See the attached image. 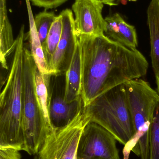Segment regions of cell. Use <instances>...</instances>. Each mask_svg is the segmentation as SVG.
<instances>
[{
  "label": "cell",
  "instance_id": "cell-1",
  "mask_svg": "<svg viewBox=\"0 0 159 159\" xmlns=\"http://www.w3.org/2000/svg\"><path fill=\"white\" fill-rule=\"evenodd\" d=\"M76 37L81 57L84 107L109 90L147 74L148 61L137 49H130L105 34Z\"/></svg>",
  "mask_w": 159,
  "mask_h": 159
},
{
  "label": "cell",
  "instance_id": "cell-2",
  "mask_svg": "<svg viewBox=\"0 0 159 159\" xmlns=\"http://www.w3.org/2000/svg\"><path fill=\"white\" fill-rule=\"evenodd\" d=\"M24 26L16 38L9 73L0 95V148L25 151L21 127Z\"/></svg>",
  "mask_w": 159,
  "mask_h": 159
},
{
  "label": "cell",
  "instance_id": "cell-3",
  "mask_svg": "<svg viewBox=\"0 0 159 159\" xmlns=\"http://www.w3.org/2000/svg\"><path fill=\"white\" fill-rule=\"evenodd\" d=\"M134 135L123 150V159H129L132 151L141 159H150L151 124L159 95L147 81L141 79L124 83Z\"/></svg>",
  "mask_w": 159,
  "mask_h": 159
},
{
  "label": "cell",
  "instance_id": "cell-4",
  "mask_svg": "<svg viewBox=\"0 0 159 159\" xmlns=\"http://www.w3.org/2000/svg\"><path fill=\"white\" fill-rule=\"evenodd\" d=\"M85 118L111 133L125 146L132 139L134 129L124 83L103 93L84 107Z\"/></svg>",
  "mask_w": 159,
  "mask_h": 159
},
{
  "label": "cell",
  "instance_id": "cell-5",
  "mask_svg": "<svg viewBox=\"0 0 159 159\" xmlns=\"http://www.w3.org/2000/svg\"><path fill=\"white\" fill-rule=\"evenodd\" d=\"M35 66L30 50L24 46L21 127L25 151L30 155L38 154L46 137L53 130L47 126L36 99Z\"/></svg>",
  "mask_w": 159,
  "mask_h": 159
},
{
  "label": "cell",
  "instance_id": "cell-6",
  "mask_svg": "<svg viewBox=\"0 0 159 159\" xmlns=\"http://www.w3.org/2000/svg\"><path fill=\"white\" fill-rule=\"evenodd\" d=\"M84 107L68 124L54 128L46 136L37 154L39 159H77L79 141L90 122L84 116Z\"/></svg>",
  "mask_w": 159,
  "mask_h": 159
},
{
  "label": "cell",
  "instance_id": "cell-7",
  "mask_svg": "<svg viewBox=\"0 0 159 159\" xmlns=\"http://www.w3.org/2000/svg\"><path fill=\"white\" fill-rule=\"evenodd\" d=\"M116 141L103 127L89 122L79 141L77 159H120Z\"/></svg>",
  "mask_w": 159,
  "mask_h": 159
},
{
  "label": "cell",
  "instance_id": "cell-8",
  "mask_svg": "<svg viewBox=\"0 0 159 159\" xmlns=\"http://www.w3.org/2000/svg\"><path fill=\"white\" fill-rule=\"evenodd\" d=\"M62 20L61 37L53 55L48 62L50 75H57L66 72L71 62L76 43L74 18L70 9L59 14Z\"/></svg>",
  "mask_w": 159,
  "mask_h": 159
},
{
  "label": "cell",
  "instance_id": "cell-9",
  "mask_svg": "<svg viewBox=\"0 0 159 159\" xmlns=\"http://www.w3.org/2000/svg\"><path fill=\"white\" fill-rule=\"evenodd\" d=\"M104 5L101 0H75L72 9L76 35L105 34L106 23L102 15Z\"/></svg>",
  "mask_w": 159,
  "mask_h": 159
},
{
  "label": "cell",
  "instance_id": "cell-10",
  "mask_svg": "<svg viewBox=\"0 0 159 159\" xmlns=\"http://www.w3.org/2000/svg\"><path fill=\"white\" fill-rule=\"evenodd\" d=\"M105 19L106 23L105 35L130 49H137L138 37L134 26L128 23L117 12Z\"/></svg>",
  "mask_w": 159,
  "mask_h": 159
},
{
  "label": "cell",
  "instance_id": "cell-11",
  "mask_svg": "<svg viewBox=\"0 0 159 159\" xmlns=\"http://www.w3.org/2000/svg\"><path fill=\"white\" fill-rule=\"evenodd\" d=\"M84 107L82 98L78 101L68 103L64 100V93H49V115L54 128H60L69 123Z\"/></svg>",
  "mask_w": 159,
  "mask_h": 159
},
{
  "label": "cell",
  "instance_id": "cell-12",
  "mask_svg": "<svg viewBox=\"0 0 159 159\" xmlns=\"http://www.w3.org/2000/svg\"><path fill=\"white\" fill-rule=\"evenodd\" d=\"M81 57L77 39L71 62L65 72L64 99L67 102H72L81 99Z\"/></svg>",
  "mask_w": 159,
  "mask_h": 159
},
{
  "label": "cell",
  "instance_id": "cell-13",
  "mask_svg": "<svg viewBox=\"0 0 159 159\" xmlns=\"http://www.w3.org/2000/svg\"><path fill=\"white\" fill-rule=\"evenodd\" d=\"M16 41L7 15L6 0L0 1V61L4 70H8L7 58L15 50Z\"/></svg>",
  "mask_w": 159,
  "mask_h": 159
},
{
  "label": "cell",
  "instance_id": "cell-14",
  "mask_svg": "<svg viewBox=\"0 0 159 159\" xmlns=\"http://www.w3.org/2000/svg\"><path fill=\"white\" fill-rule=\"evenodd\" d=\"M51 75H43L38 70L36 66L34 71L35 95L40 111L47 126L50 130L54 129L51 124L49 115V80Z\"/></svg>",
  "mask_w": 159,
  "mask_h": 159
},
{
  "label": "cell",
  "instance_id": "cell-15",
  "mask_svg": "<svg viewBox=\"0 0 159 159\" xmlns=\"http://www.w3.org/2000/svg\"><path fill=\"white\" fill-rule=\"evenodd\" d=\"M147 22L150 35L152 67L156 77L157 92L159 91V27L153 6L147 9Z\"/></svg>",
  "mask_w": 159,
  "mask_h": 159
},
{
  "label": "cell",
  "instance_id": "cell-16",
  "mask_svg": "<svg viewBox=\"0 0 159 159\" xmlns=\"http://www.w3.org/2000/svg\"><path fill=\"white\" fill-rule=\"evenodd\" d=\"M63 24L60 15L57 16L52 24L48 34L45 43L43 46V50L47 62H48L54 54L59 43L62 32Z\"/></svg>",
  "mask_w": 159,
  "mask_h": 159
},
{
  "label": "cell",
  "instance_id": "cell-17",
  "mask_svg": "<svg viewBox=\"0 0 159 159\" xmlns=\"http://www.w3.org/2000/svg\"><path fill=\"white\" fill-rule=\"evenodd\" d=\"M57 16L53 12L46 10L40 12L35 17L34 25L42 46L45 43L48 34Z\"/></svg>",
  "mask_w": 159,
  "mask_h": 159
},
{
  "label": "cell",
  "instance_id": "cell-18",
  "mask_svg": "<svg viewBox=\"0 0 159 159\" xmlns=\"http://www.w3.org/2000/svg\"><path fill=\"white\" fill-rule=\"evenodd\" d=\"M150 159H159V102L154 113L150 129Z\"/></svg>",
  "mask_w": 159,
  "mask_h": 159
},
{
  "label": "cell",
  "instance_id": "cell-19",
  "mask_svg": "<svg viewBox=\"0 0 159 159\" xmlns=\"http://www.w3.org/2000/svg\"><path fill=\"white\" fill-rule=\"evenodd\" d=\"M35 6L44 7L46 9L56 8L68 0H30Z\"/></svg>",
  "mask_w": 159,
  "mask_h": 159
},
{
  "label": "cell",
  "instance_id": "cell-20",
  "mask_svg": "<svg viewBox=\"0 0 159 159\" xmlns=\"http://www.w3.org/2000/svg\"><path fill=\"white\" fill-rule=\"evenodd\" d=\"M0 159H21L20 151L12 148H0Z\"/></svg>",
  "mask_w": 159,
  "mask_h": 159
},
{
  "label": "cell",
  "instance_id": "cell-21",
  "mask_svg": "<svg viewBox=\"0 0 159 159\" xmlns=\"http://www.w3.org/2000/svg\"><path fill=\"white\" fill-rule=\"evenodd\" d=\"M104 4L110 6H117L119 4V3L122 0H101Z\"/></svg>",
  "mask_w": 159,
  "mask_h": 159
},
{
  "label": "cell",
  "instance_id": "cell-22",
  "mask_svg": "<svg viewBox=\"0 0 159 159\" xmlns=\"http://www.w3.org/2000/svg\"><path fill=\"white\" fill-rule=\"evenodd\" d=\"M158 93L159 95V91L158 92Z\"/></svg>",
  "mask_w": 159,
  "mask_h": 159
}]
</instances>
